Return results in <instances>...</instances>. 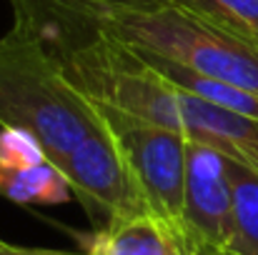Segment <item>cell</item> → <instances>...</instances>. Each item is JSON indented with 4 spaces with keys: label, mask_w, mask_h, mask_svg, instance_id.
Masks as SVG:
<instances>
[{
    "label": "cell",
    "mask_w": 258,
    "mask_h": 255,
    "mask_svg": "<svg viewBox=\"0 0 258 255\" xmlns=\"http://www.w3.org/2000/svg\"><path fill=\"white\" fill-rule=\"evenodd\" d=\"M60 5L76 10L95 28L136 50L161 55L198 75L238 85L258 95V40L206 10L178 3Z\"/></svg>",
    "instance_id": "1"
},
{
    "label": "cell",
    "mask_w": 258,
    "mask_h": 255,
    "mask_svg": "<svg viewBox=\"0 0 258 255\" xmlns=\"http://www.w3.org/2000/svg\"><path fill=\"white\" fill-rule=\"evenodd\" d=\"M0 128L33 133L53 165L100 128L95 103L66 80L38 30L18 10L10 30L0 35Z\"/></svg>",
    "instance_id": "2"
},
{
    "label": "cell",
    "mask_w": 258,
    "mask_h": 255,
    "mask_svg": "<svg viewBox=\"0 0 258 255\" xmlns=\"http://www.w3.org/2000/svg\"><path fill=\"white\" fill-rule=\"evenodd\" d=\"M95 108L103 123L115 135L131 165V173L141 188L148 213L161 223H166L188 250V230H185L188 138L171 128L156 125L151 120L136 118L131 113L100 103H95Z\"/></svg>",
    "instance_id": "3"
},
{
    "label": "cell",
    "mask_w": 258,
    "mask_h": 255,
    "mask_svg": "<svg viewBox=\"0 0 258 255\" xmlns=\"http://www.w3.org/2000/svg\"><path fill=\"white\" fill-rule=\"evenodd\" d=\"M58 168L68 178L73 195H78L98 230L138 215H151L131 165L103 118L100 128L66 155Z\"/></svg>",
    "instance_id": "4"
},
{
    "label": "cell",
    "mask_w": 258,
    "mask_h": 255,
    "mask_svg": "<svg viewBox=\"0 0 258 255\" xmlns=\"http://www.w3.org/2000/svg\"><path fill=\"white\" fill-rule=\"evenodd\" d=\"M185 230L190 255H231L236 198L228 158L196 140H188Z\"/></svg>",
    "instance_id": "5"
},
{
    "label": "cell",
    "mask_w": 258,
    "mask_h": 255,
    "mask_svg": "<svg viewBox=\"0 0 258 255\" xmlns=\"http://www.w3.org/2000/svg\"><path fill=\"white\" fill-rule=\"evenodd\" d=\"M86 255H188L183 240L153 215H138L98 230Z\"/></svg>",
    "instance_id": "6"
},
{
    "label": "cell",
    "mask_w": 258,
    "mask_h": 255,
    "mask_svg": "<svg viewBox=\"0 0 258 255\" xmlns=\"http://www.w3.org/2000/svg\"><path fill=\"white\" fill-rule=\"evenodd\" d=\"M138 53L173 88H178L183 93H190V95H196V98H201L206 103L221 105L226 110H233V113H241V115H248V118H256L258 120V95L256 93L243 90L238 85L216 80V78H208V75H198V73H193V70L178 65V63H171V60L161 58V55H153V53H146V50H138Z\"/></svg>",
    "instance_id": "7"
},
{
    "label": "cell",
    "mask_w": 258,
    "mask_h": 255,
    "mask_svg": "<svg viewBox=\"0 0 258 255\" xmlns=\"http://www.w3.org/2000/svg\"><path fill=\"white\" fill-rule=\"evenodd\" d=\"M0 195L13 203H35V205H58L73 198V188L63 170L50 160L30 170L5 173L0 170Z\"/></svg>",
    "instance_id": "8"
},
{
    "label": "cell",
    "mask_w": 258,
    "mask_h": 255,
    "mask_svg": "<svg viewBox=\"0 0 258 255\" xmlns=\"http://www.w3.org/2000/svg\"><path fill=\"white\" fill-rule=\"evenodd\" d=\"M236 198V235L231 255H258V175L228 160Z\"/></svg>",
    "instance_id": "9"
},
{
    "label": "cell",
    "mask_w": 258,
    "mask_h": 255,
    "mask_svg": "<svg viewBox=\"0 0 258 255\" xmlns=\"http://www.w3.org/2000/svg\"><path fill=\"white\" fill-rule=\"evenodd\" d=\"M48 163V153L43 143L18 128H0V170L5 173H20Z\"/></svg>",
    "instance_id": "10"
},
{
    "label": "cell",
    "mask_w": 258,
    "mask_h": 255,
    "mask_svg": "<svg viewBox=\"0 0 258 255\" xmlns=\"http://www.w3.org/2000/svg\"><path fill=\"white\" fill-rule=\"evenodd\" d=\"M168 3L206 10L218 20H223L226 25L258 40V0H168Z\"/></svg>",
    "instance_id": "11"
},
{
    "label": "cell",
    "mask_w": 258,
    "mask_h": 255,
    "mask_svg": "<svg viewBox=\"0 0 258 255\" xmlns=\"http://www.w3.org/2000/svg\"><path fill=\"white\" fill-rule=\"evenodd\" d=\"M0 255H86V253H68V250H53V248H30V245H15V243L0 240Z\"/></svg>",
    "instance_id": "12"
},
{
    "label": "cell",
    "mask_w": 258,
    "mask_h": 255,
    "mask_svg": "<svg viewBox=\"0 0 258 255\" xmlns=\"http://www.w3.org/2000/svg\"><path fill=\"white\" fill-rule=\"evenodd\" d=\"M73 5H151V3H168V0H58Z\"/></svg>",
    "instance_id": "13"
}]
</instances>
